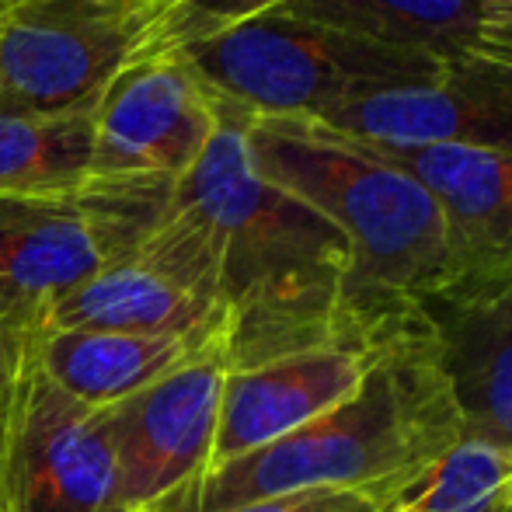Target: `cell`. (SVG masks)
I'll return each mask as SVG.
<instances>
[{"mask_svg":"<svg viewBox=\"0 0 512 512\" xmlns=\"http://www.w3.org/2000/svg\"><path fill=\"white\" fill-rule=\"evenodd\" d=\"M216 115L206 154L175 185V206L199 223L213 251L227 370L405 331H377L359 317L349 290L352 248L342 230L258 175L244 115L220 105Z\"/></svg>","mask_w":512,"mask_h":512,"instance_id":"1","label":"cell"},{"mask_svg":"<svg viewBox=\"0 0 512 512\" xmlns=\"http://www.w3.org/2000/svg\"><path fill=\"white\" fill-rule=\"evenodd\" d=\"M464 436L460 415L436 366L425 324L394 335L363 387L262 446L203 474L171 512H223L304 488H377L398 492Z\"/></svg>","mask_w":512,"mask_h":512,"instance_id":"2","label":"cell"},{"mask_svg":"<svg viewBox=\"0 0 512 512\" xmlns=\"http://www.w3.org/2000/svg\"><path fill=\"white\" fill-rule=\"evenodd\" d=\"M251 164L331 220L352 248V307L370 328L422 317L450 279L446 230L432 196L370 143L307 119H248Z\"/></svg>","mask_w":512,"mask_h":512,"instance_id":"3","label":"cell"},{"mask_svg":"<svg viewBox=\"0 0 512 512\" xmlns=\"http://www.w3.org/2000/svg\"><path fill=\"white\" fill-rule=\"evenodd\" d=\"M175 56L220 108L244 119L324 122L359 98L436 84L446 63L269 11Z\"/></svg>","mask_w":512,"mask_h":512,"instance_id":"4","label":"cell"},{"mask_svg":"<svg viewBox=\"0 0 512 512\" xmlns=\"http://www.w3.org/2000/svg\"><path fill=\"white\" fill-rule=\"evenodd\" d=\"M175 185L91 178L77 192L0 196V328L18 338L39 335L70 290L161 223Z\"/></svg>","mask_w":512,"mask_h":512,"instance_id":"5","label":"cell"},{"mask_svg":"<svg viewBox=\"0 0 512 512\" xmlns=\"http://www.w3.org/2000/svg\"><path fill=\"white\" fill-rule=\"evenodd\" d=\"M175 0H11L0 7V112L98 105L126 67L150 56Z\"/></svg>","mask_w":512,"mask_h":512,"instance_id":"6","label":"cell"},{"mask_svg":"<svg viewBox=\"0 0 512 512\" xmlns=\"http://www.w3.org/2000/svg\"><path fill=\"white\" fill-rule=\"evenodd\" d=\"M42 331H129V335H223L216 265L206 234L175 206L154 230L70 290Z\"/></svg>","mask_w":512,"mask_h":512,"instance_id":"7","label":"cell"},{"mask_svg":"<svg viewBox=\"0 0 512 512\" xmlns=\"http://www.w3.org/2000/svg\"><path fill=\"white\" fill-rule=\"evenodd\" d=\"M0 512H115L105 408L63 394L32 338L0 432Z\"/></svg>","mask_w":512,"mask_h":512,"instance_id":"8","label":"cell"},{"mask_svg":"<svg viewBox=\"0 0 512 512\" xmlns=\"http://www.w3.org/2000/svg\"><path fill=\"white\" fill-rule=\"evenodd\" d=\"M227 352L216 349L105 408L115 512H171L213 464Z\"/></svg>","mask_w":512,"mask_h":512,"instance_id":"9","label":"cell"},{"mask_svg":"<svg viewBox=\"0 0 512 512\" xmlns=\"http://www.w3.org/2000/svg\"><path fill=\"white\" fill-rule=\"evenodd\" d=\"M216 105L175 53L126 67L95 105V178L182 182L216 133Z\"/></svg>","mask_w":512,"mask_h":512,"instance_id":"10","label":"cell"},{"mask_svg":"<svg viewBox=\"0 0 512 512\" xmlns=\"http://www.w3.org/2000/svg\"><path fill=\"white\" fill-rule=\"evenodd\" d=\"M418 310L464 436L512 450V265L446 279Z\"/></svg>","mask_w":512,"mask_h":512,"instance_id":"11","label":"cell"},{"mask_svg":"<svg viewBox=\"0 0 512 512\" xmlns=\"http://www.w3.org/2000/svg\"><path fill=\"white\" fill-rule=\"evenodd\" d=\"M391 338L363 345H321L248 370H227L209 471L248 457L349 401Z\"/></svg>","mask_w":512,"mask_h":512,"instance_id":"12","label":"cell"},{"mask_svg":"<svg viewBox=\"0 0 512 512\" xmlns=\"http://www.w3.org/2000/svg\"><path fill=\"white\" fill-rule=\"evenodd\" d=\"M321 126L366 143L512 154V70L471 56L446 67L436 84L359 98Z\"/></svg>","mask_w":512,"mask_h":512,"instance_id":"13","label":"cell"},{"mask_svg":"<svg viewBox=\"0 0 512 512\" xmlns=\"http://www.w3.org/2000/svg\"><path fill=\"white\" fill-rule=\"evenodd\" d=\"M370 147L408 171L439 206L450 279L512 265V154L398 143Z\"/></svg>","mask_w":512,"mask_h":512,"instance_id":"14","label":"cell"},{"mask_svg":"<svg viewBox=\"0 0 512 512\" xmlns=\"http://www.w3.org/2000/svg\"><path fill=\"white\" fill-rule=\"evenodd\" d=\"M223 349V335H129V331H39L32 352L42 373L88 408H112L185 363Z\"/></svg>","mask_w":512,"mask_h":512,"instance_id":"15","label":"cell"},{"mask_svg":"<svg viewBox=\"0 0 512 512\" xmlns=\"http://www.w3.org/2000/svg\"><path fill=\"white\" fill-rule=\"evenodd\" d=\"M276 11L446 67L478 56L481 0H286Z\"/></svg>","mask_w":512,"mask_h":512,"instance_id":"16","label":"cell"},{"mask_svg":"<svg viewBox=\"0 0 512 512\" xmlns=\"http://www.w3.org/2000/svg\"><path fill=\"white\" fill-rule=\"evenodd\" d=\"M95 178V105L0 112V196H56Z\"/></svg>","mask_w":512,"mask_h":512,"instance_id":"17","label":"cell"},{"mask_svg":"<svg viewBox=\"0 0 512 512\" xmlns=\"http://www.w3.org/2000/svg\"><path fill=\"white\" fill-rule=\"evenodd\" d=\"M384 512H512V450L460 436Z\"/></svg>","mask_w":512,"mask_h":512,"instance_id":"18","label":"cell"},{"mask_svg":"<svg viewBox=\"0 0 512 512\" xmlns=\"http://www.w3.org/2000/svg\"><path fill=\"white\" fill-rule=\"evenodd\" d=\"M279 4H286V0H175L157 25L150 53H175V49L209 39L223 28L262 18V14L276 11Z\"/></svg>","mask_w":512,"mask_h":512,"instance_id":"19","label":"cell"},{"mask_svg":"<svg viewBox=\"0 0 512 512\" xmlns=\"http://www.w3.org/2000/svg\"><path fill=\"white\" fill-rule=\"evenodd\" d=\"M391 492L377 488H304V492L269 495L223 512H384Z\"/></svg>","mask_w":512,"mask_h":512,"instance_id":"20","label":"cell"},{"mask_svg":"<svg viewBox=\"0 0 512 512\" xmlns=\"http://www.w3.org/2000/svg\"><path fill=\"white\" fill-rule=\"evenodd\" d=\"M478 56L512 70V0H481Z\"/></svg>","mask_w":512,"mask_h":512,"instance_id":"21","label":"cell"},{"mask_svg":"<svg viewBox=\"0 0 512 512\" xmlns=\"http://www.w3.org/2000/svg\"><path fill=\"white\" fill-rule=\"evenodd\" d=\"M25 349H28V338H18L7 328H0V432H4V418H7V408H11V394H14V384H18Z\"/></svg>","mask_w":512,"mask_h":512,"instance_id":"22","label":"cell"},{"mask_svg":"<svg viewBox=\"0 0 512 512\" xmlns=\"http://www.w3.org/2000/svg\"><path fill=\"white\" fill-rule=\"evenodd\" d=\"M4 4H7V0H0V7H4Z\"/></svg>","mask_w":512,"mask_h":512,"instance_id":"23","label":"cell"},{"mask_svg":"<svg viewBox=\"0 0 512 512\" xmlns=\"http://www.w3.org/2000/svg\"><path fill=\"white\" fill-rule=\"evenodd\" d=\"M7 4H11V0H7Z\"/></svg>","mask_w":512,"mask_h":512,"instance_id":"24","label":"cell"}]
</instances>
